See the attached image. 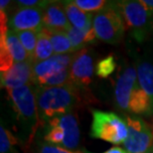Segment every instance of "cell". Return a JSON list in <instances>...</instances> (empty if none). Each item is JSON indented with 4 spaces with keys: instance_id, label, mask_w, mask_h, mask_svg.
<instances>
[{
    "instance_id": "6da1fadb",
    "label": "cell",
    "mask_w": 153,
    "mask_h": 153,
    "mask_svg": "<svg viewBox=\"0 0 153 153\" xmlns=\"http://www.w3.org/2000/svg\"><path fill=\"white\" fill-rule=\"evenodd\" d=\"M41 128L52 118L71 114L81 102L79 90L73 85L61 87H38L36 90Z\"/></svg>"
},
{
    "instance_id": "7a4b0ae2",
    "label": "cell",
    "mask_w": 153,
    "mask_h": 153,
    "mask_svg": "<svg viewBox=\"0 0 153 153\" xmlns=\"http://www.w3.org/2000/svg\"><path fill=\"white\" fill-rule=\"evenodd\" d=\"M36 85H27L19 88L7 90L12 108L16 114L22 138L28 145L34 142L36 133L40 127Z\"/></svg>"
},
{
    "instance_id": "3957f363",
    "label": "cell",
    "mask_w": 153,
    "mask_h": 153,
    "mask_svg": "<svg viewBox=\"0 0 153 153\" xmlns=\"http://www.w3.org/2000/svg\"><path fill=\"white\" fill-rule=\"evenodd\" d=\"M74 55H54L50 59L33 64V85L42 88L72 85L70 67Z\"/></svg>"
},
{
    "instance_id": "277c9868",
    "label": "cell",
    "mask_w": 153,
    "mask_h": 153,
    "mask_svg": "<svg viewBox=\"0 0 153 153\" xmlns=\"http://www.w3.org/2000/svg\"><path fill=\"white\" fill-rule=\"evenodd\" d=\"M90 135L112 144L124 143L128 136L126 120L114 112L94 109Z\"/></svg>"
},
{
    "instance_id": "5b68a950",
    "label": "cell",
    "mask_w": 153,
    "mask_h": 153,
    "mask_svg": "<svg viewBox=\"0 0 153 153\" xmlns=\"http://www.w3.org/2000/svg\"><path fill=\"white\" fill-rule=\"evenodd\" d=\"M114 4L123 18L125 29L137 42L144 41L153 30V18L139 0H120Z\"/></svg>"
},
{
    "instance_id": "8992f818",
    "label": "cell",
    "mask_w": 153,
    "mask_h": 153,
    "mask_svg": "<svg viewBox=\"0 0 153 153\" xmlns=\"http://www.w3.org/2000/svg\"><path fill=\"white\" fill-rule=\"evenodd\" d=\"M93 28L97 38L100 41L111 45H116L121 41L125 31V25L114 1L94 15Z\"/></svg>"
},
{
    "instance_id": "52a82bcc",
    "label": "cell",
    "mask_w": 153,
    "mask_h": 153,
    "mask_svg": "<svg viewBox=\"0 0 153 153\" xmlns=\"http://www.w3.org/2000/svg\"><path fill=\"white\" fill-rule=\"evenodd\" d=\"M128 136L123 143L127 153H148L153 146V128L138 115L125 116Z\"/></svg>"
},
{
    "instance_id": "ba28073f",
    "label": "cell",
    "mask_w": 153,
    "mask_h": 153,
    "mask_svg": "<svg viewBox=\"0 0 153 153\" xmlns=\"http://www.w3.org/2000/svg\"><path fill=\"white\" fill-rule=\"evenodd\" d=\"M94 58L88 49L76 52L70 67L71 84L79 90L87 88L91 84L94 76Z\"/></svg>"
},
{
    "instance_id": "9c48e42d",
    "label": "cell",
    "mask_w": 153,
    "mask_h": 153,
    "mask_svg": "<svg viewBox=\"0 0 153 153\" xmlns=\"http://www.w3.org/2000/svg\"><path fill=\"white\" fill-rule=\"evenodd\" d=\"M9 30L15 33L21 31H38L44 28L43 9L19 8L11 15L8 21Z\"/></svg>"
},
{
    "instance_id": "30bf717a",
    "label": "cell",
    "mask_w": 153,
    "mask_h": 153,
    "mask_svg": "<svg viewBox=\"0 0 153 153\" xmlns=\"http://www.w3.org/2000/svg\"><path fill=\"white\" fill-rule=\"evenodd\" d=\"M138 85L136 69L128 66L122 69L119 74L114 88V97L116 106L123 111L128 112L129 102L133 91Z\"/></svg>"
},
{
    "instance_id": "8fae6325",
    "label": "cell",
    "mask_w": 153,
    "mask_h": 153,
    "mask_svg": "<svg viewBox=\"0 0 153 153\" xmlns=\"http://www.w3.org/2000/svg\"><path fill=\"white\" fill-rule=\"evenodd\" d=\"M1 84L7 90H14L33 84V63L27 61L15 63L6 73L1 74Z\"/></svg>"
},
{
    "instance_id": "7c38bea8",
    "label": "cell",
    "mask_w": 153,
    "mask_h": 153,
    "mask_svg": "<svg viewBox=\"0 0 153 153\" xmlns=\"http://www.w3.org/2000/svg\"><path fill=\"white\" fill-rule=\"evenodd\" d=\"M43 18L44 28L52 31L67 32L73 27L64 10L62 1H49L43 9Z\"/></svg>"
},
{
    "instance_id": "4fadbf2b",
    "label": "cell",
    "mask_w": 153,
    "mask_h": 153,
    "mask_svg": "<svg viewBox=\"0 0 153 153\" xmlns=\"http://www.w3.org/2000/svg\"><path fill=\"white\" fill-rule=\"evenodd\" d=\"M55 119L65 133V141L62 147L68 150L75 151L79 147V139H81L79 120L76 115L71 112V114L55 117Z\"/></svg>"
},
{
    "instance_id": "5bb4252c",
    "label": "cell",
    "mask_w": 153,
    "mask_h": 153,
    "mask_svg": "<svg viewBox=\"0 0 153 153\" xmlns=\"http://www.w3.org/2000/svg\"><path fill=\"white\" fill-rule=\"evenodd\" d=\"M64 10L71 23V25L78 29H88L93 27L94 15L82 11L76 6L73 0L62 1Z\"/></svg>"
},
{
    "instance_id": "9a60e30c",
    "label": "cell",
    "mask_w": 153,
    "mask_h": 153,
    "mask_svg": "<svg viewBox=\"0 0 153 153\" xmlns=\"http://www.w3.org/2000/svg\"><path fill=\"white\" fill-rule=\"evenodd\" d=\"M128 112L138 116L144 115L151 117L153 115V102L148 94L140 88L139 84L131 96Z\"/></svg>"
},
{
    "instance_id": "2e32d148",
    "label": "cell",
    "mask_w": 153,
    "mask_h": 153,
    "mask_svg": "<svg viewBox=\"0 0 153 153\" xmlns=\"http://www.w3.org/2000/svg\"><path fill=\"white\" fill-rule=\"evenodd\" d=\"M137 79L140 88L153 102V64L145 59H136Z\"/></svg>"
},
{
    "instance_id": "e0dca14e",
    "label": "cell",
    "mask_w": 153,
    "mask_h": 153,
    "mask_svg": "<svg viewBox=\"0 0 153 153\" xmlns=\"http://www.w3.org/2000/svg\"><path fill=\"white\" fill-rule=\"evenodd\" d=\"M48 34L54 49L55 55H67L76 53L67 32L64 31H52L43 28Z\"/></svg>"
},
{
    "instance_id": "ac0fdd59",
    "label": "cell",
    "mask_w": 153,
    "mask_h": 153,
    "mask_svg": "<svg viewBox=\"0 0 153 153\" xmlns=\"http://www.w3.org/2000/svg\"><path fill=\"white\" fill-rule=\"evenodd\" d=\"M67 34L71 40L75 52L85 49V45L94 42V40L97 38L96 32H94L93 27L88 29H78L75 28V27H72L71 29L67 31Z\"/></svg>"
},
{
    "instance_id": "d6986e66",
    "label": "cell",
    "mask_w": 153,
    "mask_h": 153,
    "mask_svg": "<svg viewBox=\"0 0 153 153\" xmlns=\"http://www.w3.org/2000/svg\"><path fill=\"white\" fill-rule=\"evenodd\" d=\"M54 56V49L52 46V43L50 41L48 34L46 33L44 29H42L39 32L38 42L36 45L35 53L33 55L32 63H39L42 61L50 59L51 57Z\"/></svg>"
},
{
    "instance_id": "ffe728a7",
    "label": "cell",
    "mask_w": 153,
    "mask_h": 153,
    "mask_svg": "<svg viewBox=\"0 0 153 153\" xmlns=\"http://www.w3.org/2000/svg\"><path fill=\"white\" fill-rule=\"evenodd\" d=\"M6 41H7L8 49L10 51V54L15 63H23V62H27V61H31L28 53L25 50V48L23 47L20 40L18 39L16 33L9 30Z\"/></svg>"
},
{
    "instance_id": "44dd1931",
    "label": "cell",
    "mask_w": 153,
    "mask_h": 153,
    "mask_svg": "<svg viewBox=\"0 0 153 153\" xmlns=\"http://www.w3.org/2000/svg\"><path fill=\"white\" fill-rule=\"evenodd\" d=\"M18 140L4 125L0 126V153H18L16 145Z\"/></svg>"
},
{
    "instance_id": "7402d4cb",
    "label": "cell",
    "mask_w": 153,
    "mask_h": 153,
    "mask_svg": "<svg viewBox=\"0 0 153 153\" xmlns=\"http://www.w3.org/2000/svg\"><path fill=\"white\" fill-rule=\"evenodd\" d=\"M7 35L8 33L0 34V71H1V74L9 71L15 64L7 46V41H6Z\"/></svg>"
},
{
    "instance_id": "603a6c76",
    "label": "cell",
    "mask_w": 153,
    "mask_h": 153,
    "mask_svg": "<svg viewBox=\"0 0 153 153\" xmlns=\"http://www.w3.org/2000/svg\"><path fill=\"white\" fill-rule=\"evenodd\" d=\"M18 39L20 40L21 44L25 48L26 52L28 53L30 60L32 61L33 55L35 53L36 45L38 42L39 32L38 31H21L16 33Z\"/></svg>"
},
{
    "instance_id": "cb8c5ba5",
    "label": "cell",
    "mask_w": 153,
    "mask_h": 153,
    "mask_svg": "<svg viewBox=\"0 0 153 153\" xmlns=\"http://www.w3.org/2000/svg\"><path fill=\"white\" fill-rule=\"evenodd\" d=\"M116 62L112 55L100 60L96 66V75L100 79H106L115 71Z\"/></svg>"
},
{
    "instance_id": "d4e9b609",
    "label": "cell",
    "mask_w": 153,
    "mask_h": 153,
    "mask_svg": "<svg viewBox=\"0 0 153 153\" xmlns=\"http://www.w3.org/2000/svg\"><path fill=\"white\" fill-rule=\"evenodd\" d=\"M33 153H85L81 151H72L61 146L50 144V143L44 141V140H34L32 143Z\"/></svg>"
},
{
    "instance_id": "484cf974",
    "label": "cell",
    "mask_w": 153,
    "mask_h": 153,
    "mask_svg": "<svg viewBox=\"0 0 153 153\" xmlns=\"http://www.w3.org/2000/svg\"><path fill=\"white\" fill-rule=\"evenodd\" d=\"M79 9L87 13L93 14L94 12H100L109 5V1L105 0H73Z\"/></svg>"
},
{
    "instance_id": "4316f807",
    "label": "cell",
    "mask_w": 153,
    "mask_h": 153,
    "mask_svg": "<svg viewBox=\"0 0 153 153\" xmlns=\"http://www.w3.org/2000/svg\"><path fill=\"white\" fill-rule=\"evenodd\" d=\"M18 7L19 8H41L44 9V7L48 4L49 1H39V0H20L16 1Z\"/></svg>"
},
{
    "instance_id": "83f0119b",
    "label": "cell",
    "mask_w": 153,
    "mask_h": 153,
    "mask_svg": "<svg viewBox=\"0 0 153 153\" xmlns=\"http://www.w3.org/2000/svg\"><path fill=\"white\" fill-rule=\"evenodd\" d=\"M139 2L146 9L149 15L153 18V0H139Z\"/></svg>"
},
{
    "instance_id": "f1b7e54d",
    "label": "cell",
    "mask_w": 153,
    "mask_h": 153,
    "mask_svg": "<svg viewBox=\"0 0 153 153\" xmlns=\"http://www.w3.org/2000/svg\"><path fill=\"white\" fill-rule=\"evenodd\" d=\"M85 153H90V152H85ZM103 153H127L125 150H123L122 148L120 147H111V148H109L108 150H106L105 152H103Z\"/></svg>"
},
{
    "instance_id": "f546056e",
    "label": "cell",
    "mask_w": 153,
    "mask_h": 153,
    "mask_svg": "<svg viewBox=\"0 0 153 153\" xmlns=\"http://www.w3.org/2000/svg\"><path fill=\"white\" fill-rule=\"evenodd\" d=\"M10 3H11L10 0H1L0 1V10L6 12V8L10 5Z\"/></svg>"
},
{
    "instance_id": "4dcf8cb0",
    "label": "cell",
    "mask_w": 153,
    "mask_h": 153,
    "mask_svg": "<svg viewBox=\"0 0 153 153\" xmlns=\"http://www.w3.org/2000/svg\"><path fill=\"white\" fill-rule=\"evenodd\" d=\"M150 119H151V120H150V125H151V126H152V128H153V115L151 116V117H150Z\"/></svg>"
},
{
    "instance_id": "1f68e13d",
    "label": "cell",
    "mask_w": 153,
    "mask_h": 153,
    "mask_svg": "<svg viewBox=\"0 0 153 153\" xmlns=\"http://www.w3.org/2000/svg\"><path fill=\"white\" fill-rule=\"evenodd\" d=\"M148 153H153V151H151V150H150V151H149Z\"/></svg>"
},
{
    "instance_id": "d6a6232c",
    "label": "cell",
    "mask_w": 153,
    "mask_h": 153,
    "mask_svg": "<svg viewBox=\"0 0 153 153\" xmlns=\"http://www.w3.org/2000/svg\"><path fill=\"white\" fill-rule=\"evenodd\" d=\"M151 151H153V146H152V149H151Z\"/></svg>"
}]
</instances>
